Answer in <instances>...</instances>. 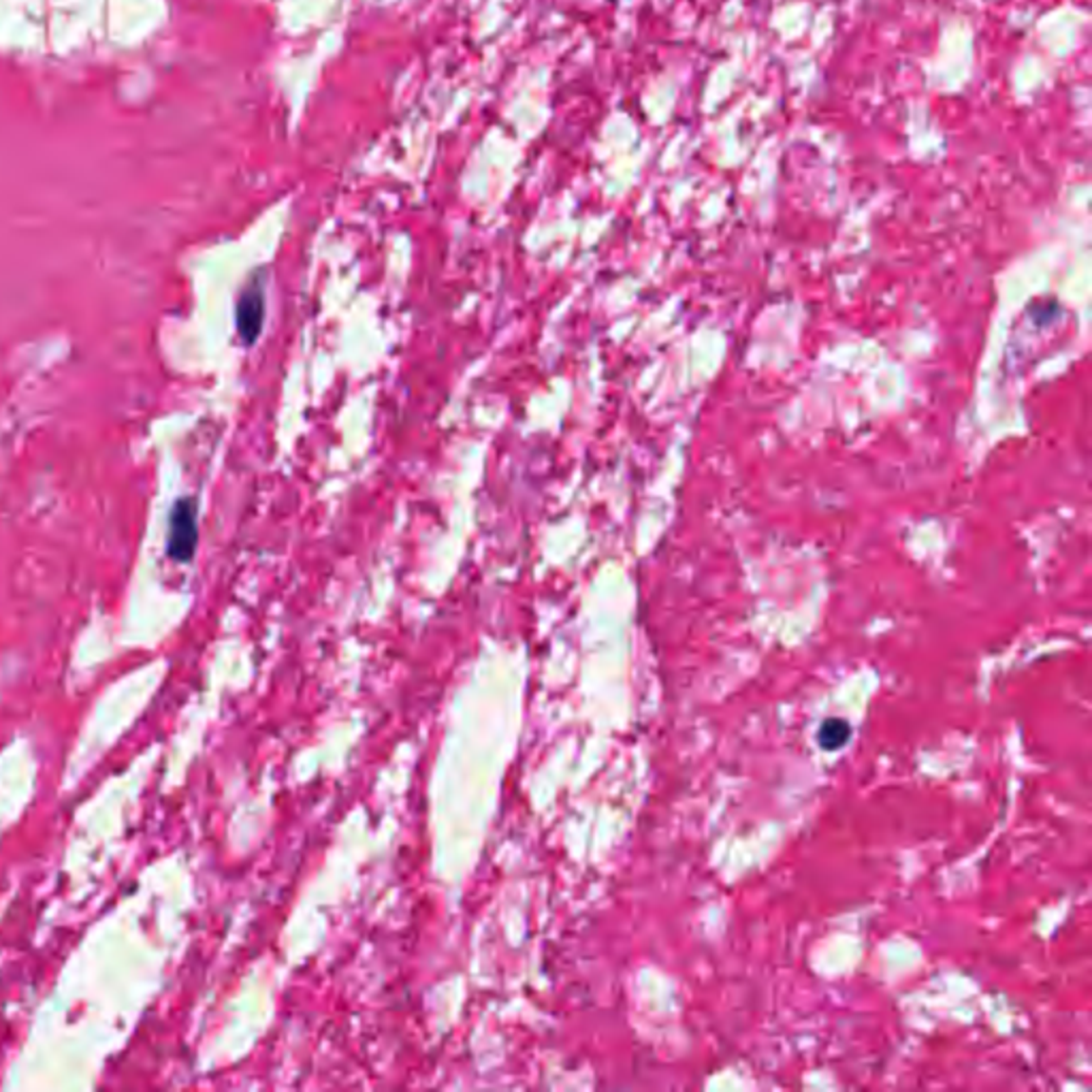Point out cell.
I'll list each match as a JSON object with an SVG mask.
<instances>
[{
    "label": "cell",
    "instance_id": "cell-1",
    "mask_svg": "<svg viewBox=\"0 0 1092 1092\" xmlns=\"http://www.w3.org/2000/svg\"><path fill=\"white\" fill-rule=\"evenodd\" d=\"M199 543L197 526V506L192 500H180L173 506L169 519V543L167 553L173 562L186 564L192 559Z\"/></svg>",
    "mask_w": 1092,
    "mask_h": 1092
},
{
    "label": "cell",
    "instance_id": "cell-2",
    "mask_svg": "<svg viewBox=\"0 0 1092 1092\" xmlns=\"http://www.w3.org/2000/svg\"><path fill=\"white\" fill-rule=\"evenodd\" d=\"M263 316H265V295L260 284H255L243 291L238 303V329L243 342L246 344L257 342L260 329H263Z\"/></svg>",
    "mask_w": 1092,
    "mask_h": 1092
},
{
    "label": "cell",
    "instance_id": "cell-3",
    "mask_svg": "<svg viewBox=\"0 0 1092 1092\" xmlns=\"http://www.w3.org/2000/svg\"><path fill=\"white\" fill-rule=\"evenodd\" d=\"M850 738H852V726L845 719H826L817 732V742L821 745V749L826 751H836L845 747Z\"/></svg>",
    "mask_w": 1092,
    "mask_h": 1092
}]
</instances>
